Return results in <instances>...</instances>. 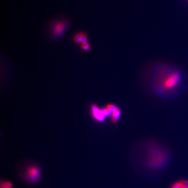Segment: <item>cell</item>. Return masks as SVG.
<instances>
[{
  "label": "cell",
  "instance_id": "cell-1",
  "mask_svg": "<svg viewBox=\"0 0 188 188\" xmlns=\"http://www.w3.org/2000/svg\"><path fill=\"white\" fill-rule=\"evenodd\" d=\"M168 153L166 150L157 145L148 147L144 156V161L147 167L152 170H159L166 164Z\"/></svg>",
  "mask_w": 188,
  "mask_h": 188
},
{
  "label": "cell",
  "instance_id": "cell-2",
  "mask_svg": "<svg viewBox=\"0 0 188 188\" xmlns=\"http://www.w3.org/2000/svg\"><path fill=\"white\" fill-rule=\"evenodd\" d=\"M180 79V75L177 72H174L169 73L167 76L165 77L164 80H161V90L169 91L174 89L179 84Z\"/></svg>",
  "mask_w": 188,
  "mask_h": 188
},
{
  "label": "cell",
  "instance_id": "cell-3",
  "mask_svg": "<svg viewBox=\"0 0 188 188\" xmlns=\"http://www.w3.org/2000/svg\"><path fill=\"white\" fill-rule=\"evenodd\" d=\"M67 22L66 20H61L56 23L53 26L52 29V33L54 36L57 37L61 36L67 27Z\"/></svg>",
  "mask_w": 188,
  "mask_h": 188
},
{
  "label": "cell",
  "instance_id": "cell-4",
  "mask_svg": "<svg viewBox=\"0 0 188 188\" xmlns=\"http://www.w3.org/2000/svg\"><path fill=\"white\" fill-rule=\"evenodd\" d=\"M90 109L91 115L96 120L101 122L105 120L106 117L102 112V109L99 108L96 104L91 105Z\"/></svg>",
  "mask_w": 188,
  "mask_h": 188
},
{
  "label": "cell",
  "instance_id": "cell-5",
  "mask_svg": "<svg viewBox=\"0 0 188 188\" xmlns=\"http://www.w3.org/2000/svg\"><path fill=\"white\" fill-rule=\"evenodd\" d=\"M39 176V170L38 168L36 167H32L28 169L27 176L28 179L32 180H37Z\"/></svg>",
  "mask_w": 188,
  "mask_h": 188
},
{
  "label": "cell",
  "instance_id": "cell-6",
  "mask_svg": "<svg viewBox=\"0 0 188 188\" xmlns=\"http://www.w3.org/2000/svg\"><path fill=\"white\" fill-rule=\"evenodd\" d=\"M121 115V110L119 108H117L112 113V121L114 123L118 122Z\"/></svg>",
  "mask_w": 188,
  "mask_h": 188
},
{
  "label": "cell",
  "instance_id": "cell-7",
  "mask_svg": "<svg viewBox=\"0 0 188 188\" xmlns=\"http://www.w3.org/2000/svg\"><path fill=\"white\" fill-rule=\"evenodd\" d=\"M74 41L76 44H82V33H78L74 37Z\"/></svg>",
  "mask_w": 188,
  "mask_h": 188
},
{
  "label": "cell",
  "instance_id": "cell-8",
  "mask_svg": "<svg viewBox=\"0 0 188 188\" xmlns=\"http://www.w3.org/2000/svg\"><path fill=\"white\" fill-rule=\"evenodd\" d=\"M81 48L84 51H88L91 49V46L88 42L81 44Z\"/></svg>",
  "mask_w": 188,
  "mask_h": 188
},
{
  "label": "cell",
  "instance_id": "cell-9",
  "mask_svg": "<svg viewBox=\"0 0 188 188\" xmlns=\"http://www.w3.org/2000/svg\"><path fill=\"white\" fill-rule=\"evenodd\" d=\"M12 183L10 182H4L1 183V188H12Z\"/></svg>",
  "mask_w": 188,
  "mask_h": 188
},
{
  "label": "cell",
  "instance_id": "cell-10",
  "mask_svg": "<svg viewBox=\"0 0 188 188\" xmlns=\"http://www.w3.org/2000/svg\"><path fill=\"white\" fill-rule=\"evenodd\" d=\"M182 188H188V180H182L179 181Z\"/></svg>",
  "mask_w": 188,
  "mask_h": 188
},
{
  "label": "cell",
  "instance_id": "cell-11",
  "mask_svg": "<svg viewBox=\"0 0 188 188\" xmlns=\"http://www.w3.org/2000/svg\"><path fill=\"white\" fill-rule=\"evenodd\" d=\"M82 42L81 44L87 43L88 41L87 35L86 33H82Z\"/></svg>",
  "mask_w": 188,
  "mask_h": 188
},
{
  "label": "cell",
  "instance_id": "cell-12",
  "mask_svg": "<svg viewBox=\"0 0 188 188\" xmlns=\"http://www.w3.org/2000/svg\"><path fill=\"white\" fill-rule=\"evenodd\" d=\"M170 188H182V187H181L180 182L178 181V182L174 183V184L172 185Z\"/></svg>",
  "mask_w": 188,
  "mask_h": 188
},
{
  "label": "cell",
  "instance_id": "cell-13",
  "mask_svg": "<svg viewBox=\"0 0 188 188\" xmlns=\"http://www.w3.org/2000/svg\"></svg>",
  "mask_w": 188,
  "mask_h": 188
}]
</instances>
